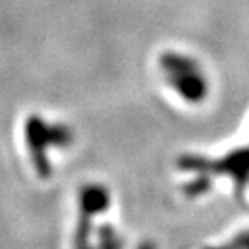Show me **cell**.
Here are the masks:
<instances>
[{
  "label": "cell",
  "instance_id": "obj_2",
  "mask_svg": "<svg viewBox=\"0 0 249 249\" xmlns=\"http://www.w3.org/2000/svg\"><path fill=\"white\" fill-rule=\"evenodd\" d=\"M189 170L202 175L201 180H196V183H202L206 187L211 175H220L229 178L239 191H242L246 185H249V145L232 149L218 160L192 158Z\"/></svg>",
  "mask_w": 249,
  "mask_h": 249
},
{
  "label": "cell",
  "instance_id": "obj_1",
  "mask_svg": "<svg viewBox=\"0 0 249 249\" xmlns=\"http://www.w3.org/2000/svg\"><path fill=\"white\" fill-rule=\"evenodd\" d=\"M160 68L166 83L187 104H201L210 95V80L197 59L183 52L168 51L161 54Z\"/></svg>",
  "mask_w": 249,
  "mask_h": 249
},
{
  "label": "cell",
  "instance_id": "obj_3",
  "mask_svg": "<svg viewBox=\"0 0 249 249\" xmlns=\"http://www.w3.org/2000/svg\"><path fill=\"white\" fill-rule=\"evenodd\" d=\"M206 249H249V229L241 230L239 233H235L230 241L223 242L218 246H210Z\"/></svg>",
  "mask_w": 249,
  "mask_h": 249
}]
</instances>
